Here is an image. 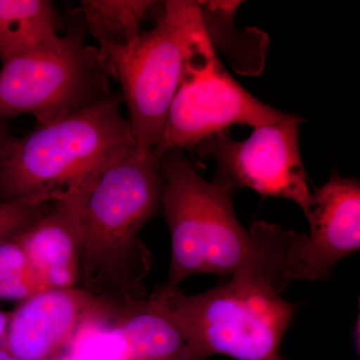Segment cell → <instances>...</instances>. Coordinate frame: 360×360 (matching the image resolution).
Wrapping results in <instances>:
<instances>
[{
	"instance_id": "obj_7",
	"label": "cell",
	"mask_w": 360,
	"mask_h": 360,
	"mask_svg": "<svg viewBox=\"0 0 360 360\" xmlns=\"http://www.w3.org/2000/svg\"><path fill=\"white\" fill-rule=\"evenodd\" d=\"M288 115L255 98L224 70L217 58L186 65L168 110L158 155L172 149L196 148L234 124L253 129Z\"/></svg>"
},
{
	"instance_id": "obj_13",
	"label": "cell",
	"mask_w": 360,
	"mask_h": 360,
	"mask_svg": "<svg viewBox=\"0 0 360 360\" xmlns=\"http://www.w3.org/2000/svg\"><path fill=\"white\" fill-rule=\"evenodd\" d=\"M58 15L49 0H0V60L30 53L58 39Z\"/></svg>"
},
{
	"instance_id": "obj_5",
	"label": "cell",
	"mask_w": 360,
	"mask_h": 360,
	"mask_svg": "<svg viewBox=\"0 0 360 360\" xmlns=\"http://www.w3.org/2000/svg\"><path fill=\"white\" fill-rule=\"evenodd\" d=\"M200 4L168 0L153 30L139 34L110 68L120 82L139 148L155 150L187 63L214 56Z\"/></svg>"
},
{
	"instance_id": "obj_3",
	"label": "cell",
	"mask_w": 360,
	"mask_h": 360,
	"mask_svg": "<svg viewBox=\"0 0 360 360\" xmlns=\"http://www.w3.org/2000/svg\"><path fill=\"white\" fill-rule=\"evenodd\" d=\"M122 94H110L84 110L37 125L11 139L0 156L4 200L65 193L137 146L120 112Z\"/></svg>"
},
{
	"instance_id": "obj_15",
	"label": "cell",
	"mask_w": 360,
	"mask_h": 360,
	"mask_svg": "<svg viewBox=\"0 0 360 360\" xmlns=\"http://www.w3.org/2000/svg\"><path fill=\"white\" fill-rule=\"evenodd\" d=\"M46 290L37 269L14 238L0 240V300L25 302Z\"/></svg>"
},
{
	"instance_id": "obj_2",
	"label": "cell",
	"mask_w": 360,
	"mask_h": 360,
	"mask_svg": "<svg viewBox=\"0 0 360 360\" xmlns=\"http://www.w3.org/2000/svg\"><path fill=\"white\" fill-rule=\"evenodd\" d=\"M165 180L161 205L172 238L167 285L200 274L259 279L264 255L259 240L234 213V187L201 179L180 149L160 155Z\"/></svg>"
},
{
	"instance_id": "obj_9",
	"label": "cell",
	"mask_w": 360,
	"mask_h": 360,
	"mask_svg": "<svg viewBox=\"0 0 360 360\" xmlns=\"http://www.w3.org/2000/svg\"><path fill=\"white\" fill-rule=\"evenodd\" d=\"M120 305L79 288H51L20 303L7 321L2 348L15 360H51L91 322L108 321Z\"/></svg>"
},
{
	"instance_id": "obj_8",
	"label": "cell",
	"mask_w": 360,
	"mask_h": 360,
	"mask_svg": "<svg viewBox=\"0 0 360 360\" xmlns=\"http://www.w3.org/2000/svg\"><path fill=\"white\" fill-rule=\"evenodd\" d=\"M302 122L298 116L288 115L253 129L245 141H233L221 131L196 148L202 158L217 160L219 168L213 181L229 184L234 188L248 187L264 196L288 198L305 212L311 193L298 144Z\"/></svg>"
},
{
	"instance_id": "obj_4",
	"label": "cell",
	"mask_w": 360,
	"mask_h": 360,
	"mask_svg": "<svg viewBox=\"0 0 360 360\" xmlns=\"http://www.w3.org/2000/svg\"><path fill=\"white\" fill-rule=\"evenodd\" d=\"M153 295L167 310L198 360L215 354L236 360H286L279 352L296 305L269 284L233 276L198 295L179 286Z\"/></svg>"
},
{
	"instance_id": "obj_10",
	"label": "cell",
	"mask_w": 360,
	"mask_h": 360,
	"mask_svg": "<svg viewBox=\"0 0 360 360\" xmlns=\"http://www.w3.org/2000/svg\"><path fill=\"white\" fill-rule=\"evenodd\" d=\"M310 233L291 231L290 279L326 281L331 269L360 248V184L333 172L311 193L305 210Z\"/></svg>"
},
{
	"instance_id": "obj_11",
	"label": "cell",
	"mask_w": 360,
	"mask_h": 360,
	"mask_svg": "<svg viewBox=\"0 0 360 360\" xmlns=\"http://www.w3.org/2000/svg\"><path fill=\"white\" fill-rule=\"evenodd\" d=\"M73 360H198L155 295L123 300L110 321L77 341Z\"/></svg>"
},
{
	"instance_id": "obj_14",
	"label": "cell",
	"mask_w": 360,
	"mask_h": 360,
	"mask_svg": "<svg viewBox=\"0 0 360 360\" xmlns=\"http://www.w3.org/2000/svg\"><path fill=\"white\" fill-rule=\"evenodd\" d=\"M153 1L84 0L82 18L86 32L98 41L108 70L139 37V25Z\"/></svg>"
},
{
	"instance_id": "obj_12",
	"label": "cell",
	"mask_w": 360,
	"mask_h": 360,
	"mask_svg": "<svg viewBox=\"0 0 360 360\" xmlns=\"http://www.w3.org/2000/svg\"><path fill=\"white\" fill-rule=\"evenodd\" d=\"M13 238L49 288L75 286L80 272L82 234L68 201L56 198L49 212Z\"/></svg>"
},
{
	"instance_id": "obj_1",
	"label": "cell",
	"mask_w": 360,
	"mask_h": 360,
	"mask_svg": "<svg viewBox=\"0 0 360 360\" xmlns=\"http://www.w3.org/2000/svg\"><path fill=\"white\" fill-rule=\"evenodd\" d=\"M163 187L160 156L135 146L77 188L56 194L77 215L89 291L115 290L123 300L143 295L151 257L137 233L158 212Z\"/></svg>"
},
{
	"instance_id": "obj_18",
	"label": "cell",
	"mask_w": 360,
	"mask_h": 360,
	"mask_svg": "<svg viewBox=\"0 0 360 360\" xmlns=\"http://www.w3.org/2000/svg\"><path fill=\"white\" fill-rule=\"evenodd\" d=\"M60 360H71V359H70V357L68 356V357H65V359H60Z\"/></svg>"
},
{
	"instance_id": "obj_16",
	"label": "cell",
	"mask_w": 360,
	"mask_h": 360,
	"mask_svg": "<svg viewBox=\"0 0 360 360\" xmlns=\"http://www.w3.org/2000/svg\"><path fill=\"white\" fill-rule=\"evenodd\" d=\"M53 201L54 196L49 193L0 200V240L13 238L30 226L51 210Z\"/></svg>"
},
{
	"instance_id": "obj_17",
	"label": "cell",
	"mask_w": 360,
	"mask_h": 360,
	"mask_svg": "<svg viewBox=\"0 0 360 360\" xmlns=\"http://www.w3.org/2000/svg\"><path fill=\"white\" fill-rule=\"evenodd\" d=\"M13 137L7 134L6 130L2 127L1 122H0V156H1L2 151L7 144V142L11 141Z\"/></svg>"
},
{
	"instance_id": "obj_6",
	"label": "cell",
	"mask_w": 360,
	"mask_h": 360,
	"mask_svg": "<svg viewBox=\"0 0 360 360\" xmlns=\"http://www.w3.org/2000/svg\"><path fill=\"white\" fill-rule=\"evenodd\" d=\"M85 33L75 23L51 44L2 63L0 120L26 113L44 125L110 96L108 65Z\"/></svg>"
}]
</instances>
